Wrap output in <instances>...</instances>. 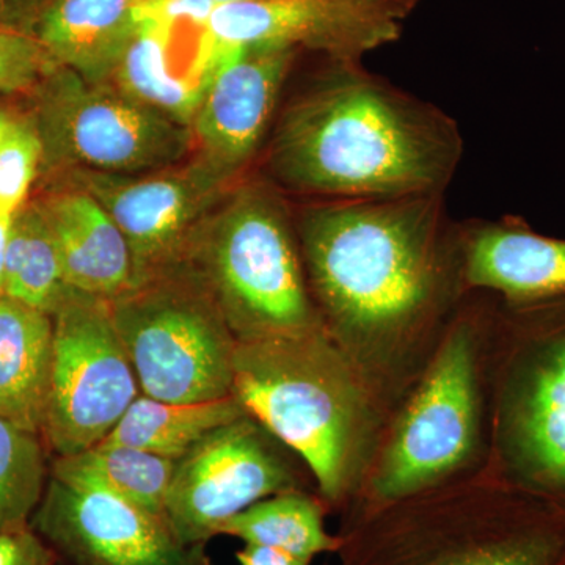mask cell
I'll list each match as a JSON object with an SVG mask.
<instances>
[{"label":"cell","instance_id":"6da1fadb","mask_svg":"<svg viewBox=\"0 0 565 565\" xmlns=\"http://www.w3.org/2000/svg\"><path fill=\"white\" fill-rule=\"evenodd\" d=\"M296 232L323 327L375 393L468 289L445 195L315 200Z\"/></svg>","mask_w":565,"mask_h":565},{"label":"cell","instance_id":"7a4b0ae2","mask_svg":"<svg viewBox=\"0 0 565 565\" xmlns=\"http://www.w3.org/2000/svg\"><path fill=\"white\" fill-rule=\"evenodd\" d=\"M329 62L275 122V182L316 200L445 195L465 150L452 117L360 61Z\"/></svg>","mask_w":565,"mask_h":565},{"label":"cell","instance_id":"3957f363","mask_svg":"<svg viewBox=\"0 0 565 565\" xmlns=\"http://www.w3.org/2000/svg\"><path fill=\"white\" fill-rule=\"evenodd\" d=\"M233 393L302 457L323 500L341 503L362 484L381 429L377 393L326 329L237 343Z\"/></svg>","mask_w":565,"mask_h":565},{"label":"cell","instance_id":"277c9868","mask_svg":"<svg viewBox=\"0 0 565 565\" xmlns=\"http://www.w3.org/2000/svg\"><path fill=\"white\" fill-rule=\"evenodd\" d=\"M341 541V565H565V512L487 467L364 505Z\"/></svg>","mask_w":565,"mask_h":565},{"label":"cell","instance_id":"5b68a950","mask_svg":"<svg viewBox=\"0 0 565 565\" xmlns=\"http://www.w3.org/2000/svg\"><path fill=\"white\" fill-rule=\"evenodd\" d=\"M492 441L487 467L565 512V297L498 299L487 337Z\"/></svg>","mask_w":565,"mask_h":565},{"label":"cell","instance_id":"8992f818","mask_svg":"<svg viewBox=\"0 0 565 565\" xmlns=\"http://www.w3.org/2000/svg\"><path fill=\"white\" fill-rule=\"evenodd\" d=\"M203 291L237 343L326 329L305 273L296 222L277 191L245 185L204 244Z\"/></svg>","mask_w":565,"mask_h":565},{"label":"cell","instance_id":"52a82bcc","mask_svg":"<svg viewBox=\"0 0 565 565\" xmlns=\"http://www.w3.org/2000/svg\"><path fill=\"white\" fill-rule=\"evenodd\" d=\"M493 305L482 303L481 311L462 310L451 319L371 470L362 508L446 484L473 460L484 429L486 375L479 377L478 351L487 330L481 341L479 333Z\"/></svg>","mask_w":565,"mask_h":565},{"label":"cell","instance_id":"ba28073f","mask_svg":"<svg viewBox=\"0 0 565 565\" xmlns=\"http://www.w3.org/2000/svg\"><path fill=\"white\" fill-rule=\"evenodd\" d=\"M109 303L141 394L167 403L233 394L237 341L203 289L143 281Z\"/></svg>","mask_w":565,"mask_h":565},{"label":"cell","instance_id":"9c48e42d","mask_svg":"<svg viewBox=\"0 0 565 565\" xmlns=\"http://www.w3.org/2000/svg\"><path fill=\"white\" fill-rule=\"evenodd\" d=\"M51 316L50 399L41 437L58 456H71L102 444L141 392L109 300L66 288Z\"/></svg>","mask_w":565,"mask_h":565},{"label":"cell","instance_id":"30bf717a","mask_svg":"<svg viewBox=\"0 0 565 565\" xmlns=\"http://www.w3.org/2000/svg\"><path fill=\"white\" fill-rule=\"evenodd\" d=\"M274 437L252 415L206 435L174 463L166 520L181 544L200 546L264 498L297 490Z\"/></svg>","mask_w":565,"mask_h":565},{"label":"cell","instance_id":"8fae6325","mask_svg":"<svg viewBox=\"0 0 565 565\" xmlns=\"http://www.w3.org/2000/svg\"><path fill=\"white\" fill-rule=\"evenodd\" d=\"M39 117L33 120L43 150H54L103 172H140L177 161L189 136L131 96L87 90L63 66L40 82Z\"/></svg>","mask_w":565,"mask_h":565},{"label":"cell","instance_id":"7c38bea8","mask_svg":"<svg viewBox=\"0 0 565 565\" xmlns=\"http://www.w3.org/2000/svg\"><path fill=\"white\" fill-rule=\"evenodd\" d=\"M411 7L399 0H255L214 10L203 35L244 50H313L363 61L399 39Z\"/></svg>","mask_w":565,"mask_h":565},{"label":"cell","instance_id":"4fadbf2b","mask_svg":"<svg viewBox=\"0 0 565 565\" xmlns=\"http://www.w3.org/2000/svg\"><path fill=\"white\" fill-rule=\"evenodd\" d=\"M31 526L81 565H206L163 516L104 490L51 478Z\"/></svg>","mask_w":565,"mask_h":565},{"label":"cell","instance_id":"5bb4252c","mask_svg":"<svg viewBox=\"0 0 565 565\" xmlns=\"http://www.w3.org/2000/svg\"><path fill=\"white\" fill-rule=\"evenodd\" d=\"M296 54L214 43L210 77L193 125L218 173L237 172L258 151Z\"/></svg>","mask_w":565,"mask_h":565},{"label":"cell","instance_id":"9a60e30c","mask_svg":"<svg viewBox=\"0 0 565 565\" xmlns=\"http://www.w3.org/2000/svg\"><path fill=\"white\" fill-rule=\"evenodd\" d=\"M462 252L468 289L509 305L565 297V239L534 232L523 218L462 225Z\"/></svg>","mask_w":565,"mask_h":565},{"label":"cell","instance_id":"2e32d148","mask_svg":"<svg viewBox=\"0 0 565 565\" xmlns=\"http://www.w3.org/2000/svg\"><path fill=\"white\" fill-rule=\"evenodd\" d=\"M57 244L63 278L74 291L114 299L131 288V248L90 192H66L41 203Z\"/></svg>","mask_w":565,"mask_h":565},{"label":"cell","instance_id":"e0dca14e","mask_svg":"<svg viewBox=\"0 0 565 565\" xmlns=\"http://www.w3.org/2000/svg\"><path fill=\"white\" fill-rule=\"evenodd\" d=\"M90 193L109 212L131 248L132 286L148 280L172 255L189 222L195 215L199 196L181 178L93 180Z\"/></svg>","mask_w":565,"mask_h":565},{"label":"cell","instance_id":"ac0fdd59","mask_svg":"<svg viewBox=\"0 0 565 565\" xmlns=\"http://www.w3.org/2000/svg\"><path fill=\"white\" fill-rule=\"evenodd\" d=\"M52 316L0 297V418L43 434L50 399Z\"/></svg>","mask_w":565,"mask_h":565},{"label":"cell","instance_id":"d6986e66","mask_svg":"<svg viewBox=\"0 0 565 565\" xmlns=\"http://www.w3.org/2000/svg\"><path fill=\"white\" fill-rule=\"evenodd\" d=\"M134 0H54L32 35L63 68L98 77L117 68L136 33Z\"/></svg>","mask_w":565,"mask_h":565},{"label":"cell","instance_id":"ffe728a7","mask_svg":"<svg viewBox=\"0 0 565 565\" xmlns=\"http://www.w3.org/2000/svg\"><path fill=\"white\" fill-rule=\"evenodd\" d=\"M248 415L236 394L202 403H167L140 394L102 441L181 459L218 427Z\"/></svg>","mask_w":565,"mask_h":565},{"label":"cell","instance_id":"44dd1931","mask_svg":"<svg viewBox=\"0 0 565 565\" xmlns=\"http://www.w3.org/2000/svg\"><path fill=\"white\" fill-rule=\"evenodd\" d=\"M177 460L98 444L77 455L58 456L51 478L84 489L104 490L166 519V498Z\"/></svg>","mask_w":565,"mask_h":565},{"label":"cell","instance_id":"7402d4cb","mask_svg":"<svg viewBox=\"0 0 565 565\" xmlns=\"http://www.w3.org/2000/svg\"><path fill=\"white\" fill-rule=\"evenodd\" d=\"M172 33L166 25L140 22L115 71L126 95L185 125L193 121L204 88L170 68Z\"/></svg>","mask_w":565,"mask_h":565},{"label":"cell","instance_id":"603a6c76","mask_svg":"<svg viewBox=\"0 0 565 565\" xmlns=\"http://www.w3.org/2000/svg\"><path fill=\"white\" fill-rule=\"evenodd\" d=\"M221 534L281 550L310 563L322 553L340 552L343 544L341 535L327 533L322 504L299 490L264 498L230 519Z\"/></svg>","mask_w":565,"mask_h":565},{"label":"cell","instance_id":"cb8c5ba5","mask_svg":"<svg viewBox=\"0 0 565 565\" xmlns=\"http://www.w3.org/2000/svg\"><path fill=\"white\" fill-rule=\"evenodd\" d=\"M66 288L57 244L43 206L25 203L11 222L3 296L52 315Z\"/></svg>","mask_w":565,"mask_h":565},{"label":"cell","instance_id":"d4e9b609","mask_svg":"<svg viewBox=\"0 0 565 565\" xmlns=\"http://www.w3.org/2000/svg\"><path fill=\"white\" fill-rule=\"evenodd\" d=\"M41 438L0 418V535L31 525L46 490Z\"/></svg>","mask_w":565,"mask_h":565},{"label":"cell","instance_id":"484cf974","mask_svg":"<svg viewBox=\"0 0 565 565\" xmlns=\"http://www.w3.org/2000/svg\"><path fill=\"white\" fill-rule=\"evenodd\" d=\"M43 158L35 122L18 118L0 141V214L13 217L25 206Z\"/></svg>","mask_w":565,"mask_h":565},{"label":"cell","instance_id":"4316f807","mask_svg":"<svg viewBox=\"0 0 565 565\" xmlns=\"http://www.w3.org/2000/svg\"><path fill=\"white\" fill-rule=\"evenodd\" d=\"M55 66L32 33L0 25V95L33 90Z\"/></svg>","mask_w":565,"mask_h":565},{"label":"cell","instance_id":"83f0119b","mask_svg":"<svg viewBox=\"0 0 565 565\" xmlns=\"http://www.w3.org/2000/svg\"><path fill=\"white\" fill-rule=\"evenodd\" d=\"M217 9L214 0H134L132 17L136 24L151 22L174 29L180 22L204 25Z\"/></svg>","mask_w":565,"mask_h":565},{"label":"cell","instance_id":"f1b7e54d","mask_svg":"<svg viewBox=\"0 0 565 565\" xmlns=\"http://www.w3.org/2000/svg\"><path fill=\"white\" fill-rule=\"evenodd\" d=\"M0 565H55L52 548L31 525L0 535Z\"/></svg>","mask_w":565,"mask_h":565},{"label":"cell","instance_id":"f546056e","mask_svg":"<svg viewBox=\"0 0 565 565\" xmlns=\"http://www.w3.org/2000/svg\"><path fill=\"white\" fill-rule=\"evenodd\" d=\"M54 0H0V25L25 32L22 24L36 21Z\"/></svg>","mask_w":565,"mask_h":565},{"label":"cell","instance_id":"4dcf8cb0","mask_svg":"<svg viewBox=\"0 0 565 565\" xmlns=\"http://www.w3.org/2000/svg\"><path fill=\"white\" fill-rule=\"evenodd\" d=\"M236 559L241 565H310V561L302 557L255 544H245L244 548L236 553Z\"/></svg>","mask_w":565,"mask_h":565},{"label":"cell","instance_id":"1f68e13d","mask_svg":"<svg viewBox=\"0 0 565 565\" xmlns=\"http://www.w3.org/2000/svg\"><path fill=\"white\" fill-rule=\"evenodd\" d=\"M13 217H11V215L0 214V297L3 296V281H6L7 245H9L10 228L11 222H13Z\"/></svg>","mask_w":565,"mask_h":565},{"label":"cell","instance_id":"d6a6232c","mask_svg":"<svg viewBox=\"0 0 565 565\" xmlns=\"http://www.w3.org/2000/svg\"><path fill=\"white\" fill-rule=\"evenodd\" d=\"M20 117L21 115L14 114L10 107H7L6 104L0 102V141H2L3 137H6V134L10 131L11 126H13L14 121H17Z\"/></svg>","mask_w":565,"mask_h":565},{"label":"cell","instance_id":"836d02e7","mask_svg":"<svg viewBox=\"0 0 565 565\" xmlns=\"http://www.w3.org/2000/svg\"><path fill=\"white\" fill-rule=\"evenodd\" d=\"M215 6H233V3L255 2V0H214Z\"/></svg>","mask_w":565,"mask_h":565},{"label":"cell","instance_id":"e575fe53","mask_svg":"<svg viewBox=\"0 0 565 565\" xmlns=\"http://www.w3.org/2000/svg\"><path fill=\"white\" fill-rule=\"evenodd\" d=\"M399 2L405 3V6L411 7V9L414 10L418 0H399Z\"/></svg>","mask_w":565,"mask_h":565}]
</instances>
